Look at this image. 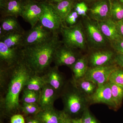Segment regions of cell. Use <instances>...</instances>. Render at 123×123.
I'll list each match as a JSON object with an SVG mask.
<instances>
[{
  "label": "cell",
  "instance_id": "1",
  "mask_svg": "<svg viewBox=\"0 0 123 123\" xmlns=\"http://www.w3.org/2000/svg\"><path fill=\"white\" fill-rule=\"evenodd\" d=\"M62 43L58 33H55L46 42L23 48L24 59L33 72H43L50 67L56 51Z\"/></svg>",
  "mask_w": 123,
  "mask_h": 123
},
{
  "label": "cell",
  "instance_id": "2",
  "mask_svg": "<svg viewBox=\"0 0 123 123\" xmlns=\"http://www.w3.org/2000/svg\"><path fill=\"white\" fill-rule=\"evenodd\" d=\"M11 68L12 77L5 101V109L7 112L10 113L18 109L20 93L31 76V72H33L23 56L17 63Z\"/></svg>",
  "mask_w": 123,
  "mask_h": 123
},
{
  "label": "cell",
  "instance_id": "3",
  "mask_svg": "<svg viewBox=\"0 0 123 123\" xmlns=\"http://www.w3.org/2000/svg\"><path fill=\"white\" fill-rule=\"evenodd\" d=\"M63 98L64 111L70 117L82 115L90 105L88 98L74 86L73 89L64 93Z\"/></svg>",
  "mask_w": 123,
  "mask_h": 123
},
{
  "label": "cell",
  "instance_id": "4",
  "mask_svg": "<svg viewBox=\"0 0 123 123\" xmlns=\"http://www.w3.org/2000/svg\"><path fill=\"white\" fill-rule=\"evenodd\" d=\"M60 33L63 37L62 43L65 46L73 49H84L85 48V32L81 23L71 26L63 25Z\"/></svg>",
  "mask_w": 123,
  "mask_h": 123
},
{
  "label": "cell",
  "instance_id": "5",
  "mask_svg": "<svg viewBox=\"0 0 123 123\" xmlns=\"http://www.w3.org/2000/svg\"><path fill=\"white\" fill-rule=\"evenodd\" d=\"M42 3L43 11L39 22L53 34H59L63 26V21L50 3L47 1Z\"/></svg>",
  "mask_w": 123,
  "mask_h": 123
},
{
  "label": "cell",
  "instance_id": "6",
  "mask_svg": "<svg viewBox=\"0 0 123 123\" xmlns=\"http://www.w3.org/2000/svg\"><path fill=\"white\" fill-rule=\"evenodd\" d=\"M53 34L38 22L33 28L25 31L23 48L46 42L52 37Z\"/></svg>",
  "mask_w": 123,
  "mask_h": 123
},
{
  "label": "cell",
  "instance_id": "7",
  "mask_svg": "<svg viewBox=\"0 0 123 123\" xmlns=\"http://www.w3.org/2000/svg\"><path fill=\"white\" fill-rule=\"evenodd\" d=\"M118 66L114 63L105 66L89 67L84 77L99 86L108 81L111 74Z\"/></svg>",
  "mask_w": 123,
  "mask_h": 123
},
{
  "label": "cell",
  "instance_id": "8",
  "mask_svg": "<svg viewBox=\"0 0 123 123\" xmlns=\"http://www.w3.org/2000/svg\"><path fill=\"white\" fill-rule=\"evenodd\" d=\"M43 11L42 2L35 0H23L21 17L33 28L39 22Z\"/></svg>",
  "mask_w": 123,
  "mask_h": 123
},
{
  "label": "cell",
  "instance_id": "9",
  "mask_svg": "<svg viewBox=\"0 0 123 123\" xmlns=\"http://www.w3.org/2000/svg\"><path fill=\"white\" fill-rule=\"evenodd\" d=\"M90 105L95 104H103L110 109L117 111L113 99L111 86L109 82L98 86L94 93L89 99Z\"/></svg>",
  "mask_w": 123,
  "mask_h": 123
},
{
  "label": "cell",
  "instance_id": "10",
  "mask_svg": "<svg viewBox=\"0 0 123 123\" xmlns=\"http://www.w3.org/2000/svg\"><path fill=\"white\" fill-rule=\"evenodd\" d=\"M85 31L89 42L94 47H101L106 43L107 39L102 33L97 22L90 20L86 21Z\"/></svg>",
  "mask_w": 123,
  "mask_h": 123
},
{
  "label": "cell",
  "instance_id": "11",
  "mask_svg": "<svg viewBox=\"0 0 123 123\" xmlns=\"http://www.w3.org/2000/svg\"><path fill=\"white\" fill-rule=\"evenodd\" d=\"M74 50L64 45L60 46L54 56L53 61L55 66H66L71 68L79 57Z\"/></svg>",
  "mask_w": 123,
  "mask_h": 123
},
{
  "label": "cell",
  "instance_id": "12",
  "mask_svg": "<svg viewBox=\"0 0 123 123\" xmlns=\"http://www.w3.org/2000/svg\"><path fill=\"white\" fill-rule=\"evenodd\" d=\"M23 48H10L0 41V59L1 62L8 68L13 66L23 57Z\"/></svg>",
  "mask_w": 123,
  "mask_h": 123
},
{
  "label": "cell",
  "instance_id": "13",
  "mask_svg": "<svg viewBox=\"0 0 123 123\" xmlns=\"http://www.w3.org/2000/svg\"><path fill=\"white\" fill-rule=\"evenodd\" d=\"M115 54L110 50L93 52L88 55L89 67L93 68L115 63L114 62Z\"/></svg>",
  "mask_w": 123,
  "mask_h": 123
},
{
  "label": "cell",
  "instance_id": "14",
  "mask_svg": "<svg viewBox=\"0 0 123 123\" xmlns=\"http://www.w3.org/2000/svg\"><path fill=\"white\" fill-rule=\"evenodd\" d=\"M110 0H98L89 9L91 18L97 22L110 18Z\"/></svg>",
  "mask_w": 123,
  "mask_h": 123
},
{
  "label": "cell",
  "instance_id": "15",
  "mask_svg": "<svg viewBox=\"0 0 123 123\" xmlns=\"http://www.w3.org/2000/svg\"><path fill=\"white\" fill-rule=\"evenodd\" d=\"M23 1L17 0H0L1 18L21 16Z\"/></svg>",
  "mask_w": 123,
  "mask_h": 123
},
{
  "label": "cell",
  "instance_id": "16",
  "mask_svg": "<svg viewBox=\"0 0 123 123\" xmlns=\"http://www.w3.org/2000/svg\"><path fill=\"white\" fill-rule=\"evenodd\" d=\"M55 90L50 86L46 84L39 92L38 103L42 110L53 107Z\"/></svg>",
  "mask_w": 123,
  "mask_h": 123
},
{
  "label": "cell",
  "instance_id": "17",
  "mask_svg": "<svg viewBox=\"0 0 123 123\" xmlns=\"http://www.w3.org/2000/svg\"><path fill=\"white\" fill-rule=\"evenodd\" d=\"M97 23L104 35L111 42H114L121 37L117 30L116 22L111 18Z\"/></svg>",
  "mask_w": 123,
  "mask_h": 123
},
{
  "label": "cell",
  "instance_id": "18",
  "mask_svg": "<svg viewBox=\"0 0 123 123\" xmlns=\"http://www.w3.org/2000/svg\"><path fill=\"white\" fill-rule=\"evenodd\" d=\"M73 86L79 92L86 97L88 100L94 93L98 86L84 77L73 80Z\"/></svg>",
  "mask_w": 123,
  "mask_h": 123
},
{
  "label": "cell",
  "instance_id": "19",
  "mask_svg": "<svg viewBox=\"0 0 123 123\" xmlns=\"http://www.w3.org/2000/svg\"><path fill=\"white\" fill-rule=\"evenodd\" d=\"M57 68L55 66L50 68L47 74L43 77L46 84L50 86L55 91L60 89L64 83L63 77Z\"/></svg>",
  "mask_w": 123,
  "mask_h": 123
},
{
  "label": "cell",
  "instance_id": "20",
  "mask_svg": "<svg viewBox=\"0 0 123 123\" xmlns=\"http://www.w3.org/2000/svg\"><path fill=\"white\" fill-rule=\"evenodd\" d=\"M0 23V29L3 31L4 35L7 33L11 32H25L18 22L17 18L15 17L1 18Z\"/></svg>",
  "mask_w": 123,
  "mask_h": 123
},
{
  "label": "cell",
  "instance_id": "21",
  "mask_svg": "<svg viewBox=\"0 0 123 123\" xmlns=\"http://www.w3.org/2000/svg\"><path fill=\"white\" fill-rule=\"evenodd\" d=\"M25 32H13L7 33L0 38V41L3 42L10 48H23Z\"/></svg>",
  "mask_w": 123,
  "mask_h": 123
},
{
  "label": "cell",
  "instance_id": "22",
  "mask_svg": "<svg viewBox=\"0 0 123 123\" xmlns=\"http://www.w3.org/2000/svg\"><path fill=\"white\" fill-rule=\"evenodd\" d=\"M62 111H58L53 107L42 110L36 115L35 117L42 123H59L61 119Z\"/></svg>",
  "mask_w": 123,
  "mask_h": 123
},
{
  "label": "cell",
  "instance_id": "23",
  "mask_svg": "<svg viewBox=\"0 0 123 123\" xmlns=\"http://www.w3.org/2000/svg\"><path fill=\"white\" fill-rule=\"evenodd\" d=\"M89 68L88 55H84L80 56L71 68L73 73V80L84 77Z\"/></svg>",
  "mask_w": 123,
  "mask_h": 123
},
{
  "label": "cell",
  "instance_id": "24",
  "mask_svg": "<svg viewBox=\"0 0 123 123\" xmlns=\"http://www.w3.org/2000/svg\"><path fill=\"white\" fill-rule=\"evenodd\" d=\"M49 3L63 22L67 15L73 10L75 4L74 0H65L56 3Z\"/></svg>",
  "mask_w": 123,
  "mask_h": 123
},
{
  "label": "cell",
  "instance_id": "25",
  "mask_svg": "<svg viewBox=\"0 0 123 123\" xmlns=\"http://www.w3.org/2000/svg\"><path fill=\"white\" fill-rule=\"evenodd\" d=\"M110 18L116 22L123 19V4L118 0H110Z\"/></svg>",
  "mask_w": 123,
  "mask_h": 123
},
{
  "label": "cell",
  "instance_id": "26",
  "mask_svg": "<svg viewBox=\"0 0 123 123\" xmlns=\"http://www.w3.org/2000/svg\"><path fill=\"white\" fill-rule=\"evenodd\" d=\"M109 82L111 89L112 99L117 110L122 105L123 100V86Z\"/></svg>",
  "mask_w": 123,
  "mask_h": 123
},
{
  "label": "cell",
  "instance_id": "27",
  "mask_svg": "<svg viewBox=\"0 0 123 123\" xmlns=\"http://www.w3.org/2000/svg\"><path fill=\"white\" fill-rule=\"evenodd\" d=\"M46 84L43 77L34 75L31 76L25 86L29 90L39 92Z\"/></svg>",
  "mask_w": 123,
  "mask_h": 123
},
{
  "label": "cell",
  "instance_id": "28",
  "mask_svg": "<svg viewBox=\"0 0 123 123\" xmlns=\"http://www.w3.org/2000/svg\"><path fill=\"white\" fill-rule=\"evenodd\" d=\"M39 92L30 90L26 89L24 91L23 100V103H37L38 102Z\"/></svg>",
  "mask_w": 123,
  "mask_h": 123
},
{
  "label": "cell",
  "instance_id": "29",
  "mask_svg": "<svg viewBox=\"0 0 123 123\" xmlns=\"http://www.w3.org/2000/svg\"><path fill=\"white\" fill-rule=\"evenodd\" d=\"M108 81L123 86V69L118 66L110 75Z\"/></svg>",
  "mask_w": 123,
  "mask_h": 123
},
{
  "label": "cell",
  "instance_id": "30",
  "mask_svg": "<svg viewBox=\"0 0 123 123\" xmlns=\"http://www.w3.org/2000/svg\"><path fill=\"white\" fill-rule=\"evenodd\" d=\"M22 110L23 112L26 115L37 114L42 110L37 103H23Z\"/></svg>",
  "mask_w": 123,
  "mask_h": 123
},
{
  "label": "cell",
  "instance_id": "31",
  "mask_svg": "<svg viewBox=\"0 0 123 123\" xmlns=\"http://www.w3.org/2000/svg\"><path fill=\"white\" fill-rule=\"evenodd\" d=\"M81 118L82 123H99L87 108L84 111L81 115Z\"/></svg>",
  "mask_w": 123,
  "mask_h": 123
},
{
  "label": "cell",
  "instance_id": "32",
  "mask_svg": "<svg viewBox=\"0 0 123 123\" xmlns=\"http://www.w3.org/2000/svg\"><path fill=\"white\" fill-rule=\"evenodd\" d=\"M79 15L74 10H72L67 15L64 22L69 26H72L77 24Z\"/></svg>",
  "mask_w": 123,
  "mask_h": 123
},
{
  "label": "cell",
  "instance_id": "33",
  "mask_svg": "<svg viewBox=\"0 0 123 123\" xmlns=\"http://www.w3.org/2000/svg\"><path fill=\"white\" fill-rule=\"evenodd\" d=\"M74 10L80 16L84 17L86 15V13L88 12V9L87 5L84 2H78L74 5Z\"/></svg>",
  "mask_w": 123,
  "mask_h": 123
},
{
  "label": "cell",
  "instance_id": "34",
  "mask_svg": "<svg viewBox=\"0 0 123 123\" xmlns=\"http://www.w3.org/2000/svg\"><path fill=\"white\" fill-rule=\"evenodd\" d=\"M112 48L117 53L123 54V37H120L118 39L111 42Z\"/></svg>",
  "mask_w": 123,
  "mask_h": 123
},
{
  "label": "cell",
  "instance_id": "35",
  "mask_svg": "<svg viewBox=\"0 0 123 123\" xmlns=\"http://www.w3.org/2000/svg\"><path fill=\"white\" fill-rule=\"evenodd\" d=\"M11 123H25L24 117L20 114H15L11 117L10 119Z\"/></svg>",
  "mask_w": 123,
  "mask_h": 123
},
{
  "label": "cell",
  "instance_id": "36",
  "mask_svg": "<svg viewBox=\"0 0 123 123\" xmlns=\"http://www.w3.org/2000/svg\"><path fill=\"white\" fill-rule=\"evenodd\" d=\"M115 63L123 69V54L116 53L114 58Z\"/></svg>",
  "mask_w": 123,
  "mask_h": 123
},
{
  "label": "cell",
  "instance_id": "37",
  "mask_svg": "<svg viewBox=\"0 0 123 123\" xmlns=\"http://www.w3.org/2000/svg\"><path fill=\"white\" fill-rule=\"evenodd\" d=\"M59 123H73L72 118L64 111H62L61 119Z\"/></svg>",
  "mask_w": 123,
  "mask_h": 123
},
{
  "label": "cell",
  "instance_id": "38",
  "mask_svg": "<svg viewBox=\"0 0 123 123\" xmlns=\"http://www.w3.org/2000/svg\"><path fill=\"white\" fill-rule=\"evenodd\" d=\"M116 24L119 34L123 37V19L116 22Z\"/></svg>",
  "mask_w": 123,
  "mask_h": 123
},
{
  "label": "cell",
  "instance_id": "39",
  "mask_svg": "<svg viewBox=\"0 0 123 123\" xmlns=\"http://www.w3.org/2000/svg\"><path fill=\"white\" fill-rule=\"evenodd\" d=\"M26 123H42L39 120L35 117L34 118H27L26 120Z\"/></svg>",
  "mask_w": 123,
  "mask_h": 123
},
{
  "label": "cell",
  "instance_id": "40",
  "mask_svg": "<svg viewBox=\"0 0 123 123\" xmlns=\"http://www.w3.org/2000/svg\"><path fill=\"white\" fill-rule=\"evenodd\" d=\"M72 121L73 123H82L81 117L75 118H72Z\"/></svg>",
  "mask_w": 123,
  "mask_h": 123
},
{
  "label": "cell",
  "instance_id": "41",
  "mask_svg": "<svg viewBox=\"0 0 123 123\" xmlns=\"http://www.w3.org/2000/svg\"><path fill=\"white\" fill-rule=\"evenodd\" d=\"M64 0H49L48 2L50 3H56Z\"/></svg>",
  "mask_w": 123,
  "mask_h": 123
},
{
  "label": "cell",
  "instance_id": "42",
  "mask_svg": "<svg viewBox=\"0 0 123 123\" xmlns=\"http://www.w3.org/2000/svg\"><path fill=\"white\" fill-rule=\"evenodd\" d=\"M35 0L36 1H38V2H46V1H47L48 2V0Z\"/></svg>",
  "mask_w": 123,
  "mask_h": 123
},
{
  "label": "cell",
  "instance_id": "43",
  "mask_svg": "<svg viewBox=\"0 0 123 123\" xmlns=\"http://www.w3.org/2000/svg\"><path fill=\"white\" fill-rule=\"evenodd\" d=\"M120 2H121L122 4H123V0H118Z\"/></svg>",
  "mask_w": 123,
  "mask_h": 123
},
{
  "label": "cell",
  "instance_id": "44",
  "mask_svg": "<svg viewBox=\"0 0 123 123\" xmlns=\"http://www.w3.org/2000/svg\"><path fill=\"white\" fill-rule=\"evenodd\" d=\"M21 0V1H22V0Z\"/></svg>",
  "mask_w": 123,
  "mask_h": 123
},
{
  "label": "cell",
  "instance_id": "45",
  "mask_svg": "<svg viewBox=\"0 0 123 123\" xmlns=\"http://www.w3.org/2000/svg\"><path fill=\"white\" fill-rule=\"evenodd\" d=\"M49 0H48V1H49Z\"/></svg>",
  "mask_w": 123,
  "mask_h": 123
},
{
  "label": "cell",
  "instance_id": "46",
  "mask_svg": "<svg viewBox=\"0 0 123 123\" xmlns=\"http://www.w3.org/2000/svg\"></svg>",
  "mask_w": 123,
  "mask_h": 123
}]
</instances>
